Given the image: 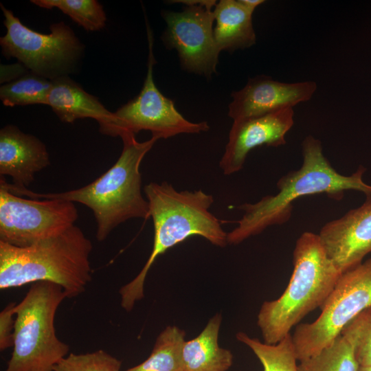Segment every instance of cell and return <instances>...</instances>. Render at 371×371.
I'll return each instance as SVG.
<instances>
[{
    "instance_id": "obj_2",
    "label": "cell",
    "mask_w": 371,
    "mask_h": 371,
    "mask_svg": "<svg viewBox=\"0 0 371 371\" xmlns=\"http://www.w3.org/2000/svg\"><path fill=\"white\" fill-rule=\"evenodd\" d=\"M120 137L123 148L116 162L100 177L80 188L45 194L19 188L5 181L1 186L17 196L63 200L86 205L93 211L97 223L95 237L102 242L121 223L131 218L146 220L150 217L148 202L142 194L139 167L159 139L152 136L140 142L132 133H124Z\"/></svg>"
},
{
    "instance_id": "obj_21",
    "label": "cell",
    "mask_w": 371,
    "mask_h": 371,
    "mask_svg": "<svg viewBox=\"0 0 371 371\" xmlns=\"http://www.w3.org/2000/svg\"><path fill=\"white\" fill-rule=\"evenodd\" d=\"M236 337L252 350L261 363L263 371H297V359L291 334L276 344L262 342L243 332L238 333Z\"/></svg>"
},
{
    "instance_id": "obj_9",
    "label": "cell",
    "mask_w": 371,
    "mask_h": 371,
    "mask_svg": "<svg viewBox=\"0 0 371 371\" xmlns=\"http://www.w3.org/2000/svg\"><path fill=\"white\" fill-rule=\"evenodd\" d=\"M148 56L146 76L140 93L113 113L114 121L107 135L121 137L149 131L153 137L167 139L182 133H199L209 130L206 122L194 123L186 120L175 108L173 101L164 96L153 78V35L146 23Z\"/></svg>"
},
{
    "instance_id": "obj_8",
    "label": "cell",
    "mask_w": 371,
    "mask_h": 371,
    "mask_svg": "<svg viewBox=\"0 0 371 371\" xmlns=\"http://www.w3.org/2000/svg\"><path fill=\"white\" fill-rule=\"evenodd\" d=\"M370 306L371 258L341 274L315 321L296 326L291 335L297 361L330 346L350 322Z\"/></svg>"
},
{
    "instance_id": "obj_27",
    "label": "cell",
    "mask_w": 371,
    "mask_h": 371,
    "mask_svg": "<svg viewBox=\"0 0 371 371\" xmlns=\"http://www.w3.org/2000/svg\"><path fill=\"white\" fill-rule=\"evenodd\" d=\"M30 71L21 63L18 62L12 65L1 64L0 82L8 83L19 79Z\"/></svg>"
},
{
    "instance_id": "obj_13",
    "label": "cell",
    "mask_w": 371,
    "mask_h": 371,
    "mask_svg": "<svg viewBox=\"0 0 371 371\" xmlns=\"http://www.w3.org/2000/svg\"><path fill=\"white\" fill-rule=\"evenodd\" d=\"M318 236L341 273L361 264L371 253V195L359 207L326 223Z\"/></svg>"
},
{
    "instance_id": "obj_15",
    "label": "cell",
    "mask_w": 371,
    "mask_h": 371,
    "mask_svg": "<svg viewBox=\"0 0 371 371\" xmlns=\"http://www.w3.org/2000/svg\"><path fill=\"white\" fill-rule=\"evenodd\" d=\"M49 164L47 147L38 138L12 124L0 130V174L10 176L14 186L27 188Z\"/></svg>"
},
{
    "instance_id": "obj_25",
    "label": "cell",
    "mask_w": 371,
    "mask_h": 371,
    "mask_svg": "<svg viewBox=\"0 0 371 371\" xmlns=\"http://www.w3.org/2000/svg\"><path fill=\"white\" fill-rule=\"evenodd\" d=\"M353 338L359 366H371V306L364 310L342 330Z\"/></svg>"
},
{
    "instance_id": "obj_24",
    "label": "cell",
    "mask_w": 371,
    "mask_h": 371,
    "mask_svg": "<svg viewBox=\"0 0 371 371\" xmlns=\"http://www.w3.org/2000/svg\"><path fill=\"white\" fill-rule=\"evenodd\" d=\"M121 361L103 350L86 354L70 353L54 371H120Z\"/></svg>"
},
{
    "instance_id": "obj_28",
    "label": "cell",
    "mask_w": 371,
    "mask_h": 371,
    "mask_svg": "<svg viewBox=\"0 0 371 371\" xmlns=\"http://www.w3.org/2000/svg\"><path fill=\"white\" fill-rule=\"evenodd\" d=\"M240 3L249 11L254 13V10L260 5L262 4L264 0H239Z\"/></svg>"
},
{
    "instance_id": "obj_3",
    "label": "cell",
    "mask_w": 371,
    "mask_h": 371,
    "mask_svg": "<svg viewBox=\"0 0 371 371\" xmlns=\"http://www.w3.org/2000/svg\"><path fill=\"white\" fill-rule=\"evenodd\" d=\"M154 226L151 253L137 276L122 286L119 293L121 306L131 311L144 296V282L155 260L168 249L193 236H199L211 244L225 247L227 233L210 209L214 197L201 190L177 191L166 181L151 182L144 188Z\"/></svg>"
},
{
    "instance_id": "obj_22",
    "label": "cell",
    "mask_w": 371,
    "mask_h": 371,
    "mask_svg": "<svg viewBox=\"0 0 371 371\" xmlns=\"http://www.w3.org/2000/svg\"><path fill=\"white\" fill-rule=\"evenodd\" d=\"M52 80L29 71L0 87V99L6 106L46 104Z\"/></svg>"
},
{
    "instance_id": "obj_10",
    "label": "cell",
    "mask_w": 371,
    "mask_h": 371,
    "mask_svg": "<svg viewBox=\"0 0 371 371\" xmlns=\"http://www.w3.org/2000/svg\"><path fill=\"white\" fill-rule=\"evenodd\" d=\"M73 202L25 199L0 186V241L25 247L55 236L74 225Z\"/></svg>"
},
{
    "instance_id": "obj_6",
    "label": "cell",
    "mask_w": 371,
    "mask_h": 371,
    "mask_svg": "<svg viewBox=\"0 0 371 371\" xmlns=\"http://www.w3.org/2000/svg\"><path fill=\"white\" fill-rule=\"evenodd\" d=\"M67 297L50 282L32 283L16 306L13 351L5 371H54L69 350L56 336V311Z\"/></svg>"
},
{
    "instance_id": "obj_16",
    "label": "cell",
    "mask_w": 371,
    "mask_h": 371,
    "mask_svg": "<svg viewBox=\"0 0 371 371\" xmlns=\"http://www.w3.org/2000/svg\"><path fill=\"white\" fill-rule=\"evenodd\" d=\"M47 105L63 122L73 123L83 118L96 120L100 131L106 135L114 120L113 113L68 76L52 80Z\"/></svg>"
},
{
    "instance_id": "obj_23",
    "label": "cell",
    "mask_w": 371,
    "mask_h": 371,
    "mask_svg": "<svg viewBox=\"0 0 371 371\" xmlns=\"http://www.w3.org/2000/svg\"><path fill=\"white\" fill-rule=\"evenodd\" d=\"M30 2L45 9H59L87 31H99L106 25V14L96 0H32Z\"/></svg>"
},
{
    "instance_id": "obj_5",
    "label": "cell",
    "mask_w": 371,
    "mask_h": 371,
    "mask_svg": "<svg viewBox=\"0 0 371 371\" xmlns=\"http://www.w3.org/2000/svg\"><path fill=\"white\" fill-rule=\"evenodd\" d=\"M293 270L276 300L262 303L257 316L263 341L276 344L310 312L321 307L341 273L327 256L318 234L306 232L295 243Z\"/></svg>"
},
{
    "instance_id": "obj_12",
    "label": "cell",
    "mask_w": 371,
    "mask_h": 371,
    "mask_svg": "<svg viewBox=\"0 0 371 371\" xmlns=\"http://www.w3.org/2000/svg\"><path fill=\"white\" fill-rule=\"evenodd\" d=\"M293 108H284L265 115L234 120L219 166L225 175L240 170L248 153L265 145L278 147L294 124Z\"/></svg>"
},
{
    "instance_id": "obj_4",
    "label": "cell",
    "mask_w": 371,
    "mask_h": 371,
    "mask_svg": "<svg viewBox=\"0 0 371 371\" xmlns=\"http://www.w3.org/2000/svg\"><path fill=\"white\" fill-rule=\"evenodd\" d=\"M91 241L75 225L55 236L19 247L0 241V289L50 282L67 297L83 293L91 281Z\"/></svg>"
},
{
    "instance_id": "obj_26",
    "label": "cell",
    "mask_w": 371,
    "mask_h": 371,
    "mask_svg": "<svg viewBox=\"0 0 371 371\" xmlns=\"http://www.w3.org/2000/svg\"><path fill=\"white\" fill-rule=\"evenodd\" d=\"M16 306V303L10 302L0 313L1 351H3L13 346Z\"/></svg>"
},
{
    "instance_id": "obj_11",
    "label": "cell",
    "mask_w": 371,
    "mask_h": 371,
    "mask_svg": "<svg viewBox=\"0 0 371 371\" xmlns=\"http://www.w3.org/2000/svg\"><path fill=\"white\" fill-rule=\"evenodd\" d=\"M217 1L201 0L181 12L163 11L166 28L161 38L177 50L181 67L189 72L211 77L216 73L220 51L215 43L214 8Z\"/></svg>"
},
{
    "instance_id": "obj_19",
    "label": "cell",
    "mask_w": 371,
    "mask_h": 371,
    "mask_svg": "<svg viewBox=\"0 0 371 371\" xmlns=\"http://www.w3.org/2000/svg\"><path fill=\"white\" fill-rule=\"evenodd\" d=\"M185 337V331L179 327H166L157 337L149 357L125 371H186L183 359Z\"/></svg>"
},
{
    "instance_id": "obj_14",
    "label": "cell",
    "mask_w": 371,
    "mask_h": 371,
    "mask_svg": "<svg viewBox=\"0 0 371 371\" xmlns=\"http://www.w3.org/2000/svg\"><path fill=\"white\" fill-rule=\"evenodd\" d=\"M317 87L312 80L286 83L265 75L257 76L249 79L243 88L232 92L228 115L236 120L293 108L309 100Z\"/></svg>"
},
{
    "instance_id": "obj_1",
    "label": "cell",
    "mask_w": 371,
    "mask_h": 371,
    "mask_svg": "<svg viewBox=\"0 0 371 371\" xmlns=\"http://www.w3.org/2000/svg\"><path fill=\"white\" fill-rule=\"evenodd\" d=\"M302 166L278 181L276 194L236 207L244 214L238 226L227 233L228 244L238 245L270 226L285 223L291 216L293 202L300 197L324 193L339 201L348 190L361 192L366 196L371 195V186L363 180L366 168L359 166L349 176L339 173L324 155L318 139L306 136L302 143Z\"/></svg>"
},
{
    "instance_id": "obj_18",
    "label": "cell",
    "mask_w": 371,
    "mask_h": 371,
    "mask_svg": "<svg viewBox=\"0 0 371 371\" xmlns=\"http://www.w3.org/2000/svg\"><path fill=\"white\" fill-rule=\"evenodd\" d=\"M222 317L216 313L196 337L184 342L183 359L186 371H227L233 363L230 350L218 344Z\"/></svg>"
},
{
    "instance_id": "obj_7",
    "label": "cell",
    "mask_w": 371,
    "mask_h": 371,
    "mask_svg": "<svg viewBox=\"0 0 371 371\" xmlns=\"http://www.w3.org/2000/svg\"><path fill=\"white\" fill-rule=\"evenodd\" d=\"M6 34L0 38L3 56L15 58L28 71L49 80L74 71L84 46L72 29L60 21L52 24L49 34L36 32L0 4Z\"/></svg>"
},
{
    "instance_id": "obj_20",
    "label": "cell",
    "mask_w": 371,
    "mask_h": 371,
    "mask_svg": "<svg viewBox=\"0 0 371 371\" xmlns=\"http://www.w3.org/2000/svg\"><path fill=\"white\" fill-rule=\"evenodd\" d=\"M352 337L341 331L334 341L313 357L300 361L297 371H358Z\"/></svg>"
},
{
    "instance_id": "obj_17",
    "label": "cell",
    "mask_w": 371,
    "mask_h": 371,
    "mask_svg": "<svg viewBox=\"0 0 371 371\" xmlns=\"http://www.w3.org/2000/svg\"><path fill=\"white\" fill-rule=\"evenodd\" d=\"M213 12L216 21L214 36L220 52H232L256 43L253 12L239 0H221L216 3Z\"/></svg>"
},
{
    "instance_id": "obj_29",
    "label": "cell",
    "mask_w": 371,
    "mask_h": 371,
    "mask_svg": "<svg viewBox=\"0 0 371 371\" xmlns=\"http://www.w3.org/2000/svg\"><path fill=\"white\" fill-rule=\"evenodd\" d=\"M358 371H371V366H359Z\"/></svg>"
}]
</instances>
